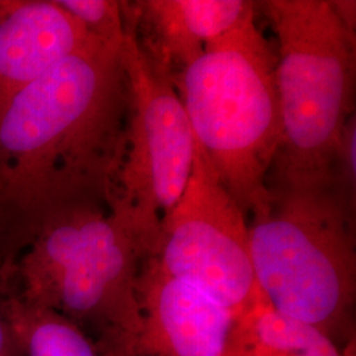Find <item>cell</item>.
<instances>
[{"instance_id":"obj_1","label":"cell","mask_w":356,"mask_h":356,"mask_svg":"<svg viewBox=\"0 0 356 356\" xmlns=\"http://www.w3.org/2000/svg\"><path fill=\"white\" fill-rule=\"evenodd\" d=\"M122 47L91 38L0 108V238L10 247L29 244L61 210L108 207L129 107Z\"/></svg>"},{"instance_id":"obj_2","label":"cell","mask_w":356,"mask_h":356,"mask_svg":"<svg viewBox=\"0 0 356 356\" xmlns=\"http://www.w3.org/2000/svg\"><path fill=\"white\" fill-rule=\"evenodd\" d=\"M254 280L268 304L356 346L355 204L337 182L269 186L248 216Z\"/></svg>"},{"instance_id":"obj_3","label":"cell","mask_w":356,"mask_h":356,"mask_svg":"<svg viewBox=\"0 0 356 356\" xmlns=\"http://www.w3.org/2000/svg\"><path fill=\"white\" fill-rule=\"evenodd\" d=\"M276 61L254 16L170 76L223 188L247 218L266 202L282 126Z\"/></svg>"},{"instance_id":"obj_4","label":"cell","mask_w":356,"mask_h":356,"mask_svg":"<svg viewBox=\"0 0 356 356\" xmlns=\"http://www.w3.org/2000/svg\"><path fill=\"white\" fill-rule=\"evenodd\" d=\"M259 4L279 44L275 74L282 136L268 186L332 182L344 127L354 115L355 29L334 1Z\"/></svg>"},{"instance_id":"obj_5","label":"cell","mask_w":356,"mask_h":356,"mask_svg":"<svg viewBox=\"0 0 356 356\" xmlns=\"http://www.w3.org/2000/svg\"><path fill=\"white\" fill-rule=\"evenodd\" d=\"M122 56L129 107L108 209L152 256L161 226L191 178L195 138L170 74L143 49L132 24Z\"/></svg>"},{"instance_id":"obj_6","label":"cell","mask_w":356,"mask_h":356,"mask_svg":"<svg viewBox=\"0 0 356 356\" xmlns=\"http://www.w3.org/2000/svg\"><path fill=\"white\" fill-rule=\"evenodd\" d=\"M151 257L169 276L198 288L236 314L259 291L248 218L197 141L191 178L166 216Z\"/></svg>"},{"instance_id":"obj_7","label":"cell","mask_w":356,"mask_h":356,"mask_svg":"<svg viewBox=\"0 0 356 356\" xmlns=\"http://www.w3.org/2000/svg\"><path fill=\"white\" fill-rule=\"evenodd\" d=\"M148 257L108 210L65 270L53 310L83 331L101 356H132L140 329L136 285Z\"/></svg>"},{"instance_id":"obj_8","label":"cell","mask_w":356,"mask_h":356,"mask_svg":"<svg viewBox=\"0 0 356 356\" xmlns=\"http://www.w3.org/2000/svg\"><path fill=\"white\" fill-rule=\"evenodd\" d=\"M140 329L132 356H223L236 313L148 257L136 285Z\"/></svg>"},{"instance_id":"obj_9","label":"cell","mask_w":356,"mask_h":356,"mask_svg":"<svg viewBox=\"0 0 356 356\" xmlns=\"http://www.w3.org/2000/svg\"><path fill=\"white\" fill-rule=\"evenodd\" d=\"M91 38L56 0H19L0 19V108Z\"/></svg>"},{"instance_id":"obj_10","label":"cell","mask_w":356,"mask_h":356,"mask_svg":"<svg viewBox=\"0 0 356 356\" xmlns=\"http://www.w3.org/2000/svg\"><path fill=\"white\" fill-rule=\"evenodd\" d=\"M254 7L244 0H147L132 8L152 29L161 56L156 63L170 74L172 65L184 69L209 42L254 16Z\"/></svg>"},{"instance_id":"obj_11","label":"cell","mask_w":356,"mask_h":356,"mask_svg":"<svg viewBox=\"0 0 356 356\" xmlns=\"http://www.w3.org/2000/svg\"><path fill=\"white\" fill-rule=\"evenodd\" d=\"M108 213L106 204H78L49 216L22 260L24 304L54 309L66 268Z\"/></svg>"},{"instance_id":"obj_12","label":"cell","mask_w":356,"mask_h":356,"mask_svg":"<svg viewBox=\"0 0 356 356\" xmlns=\"http://www.w3.org/2000/svg\"><path fill=\"white\" fill-rule=\"evenodd\" d=\"M223 356H356V346L342 347L316 326L282 314L257 291L236 314Z\"/></svg>"},{"instance_id":"obj_13","label":"cell","mask_w":356,"mask_h":356,"mask_svg":"<svg viewBox=\"0 0 356 356\" xmlns=\"http://www.w3.org/2000/svg\"><path fill=\"white\" fill-rule=\"evenodd\" d=\"M8 314L28 356H101L89 337L56 310L13 301Z\"/></svg>"},{"instance_id":"obj_14","label":"cell","mask_w":356,"mask_h":356,"mask_svg":"<svg viewBox=\"0 0 356 356\" xmlns=\"http://www.w3.org/2000/svg\"><path fill=\"white\" fill-rule=\"evenodd\" d=\"M91 38L120 48L127 35L123 6L115 0H56Z\"/></svg>"},{"instance_id":"obj_15","label":"cell","mask_w":356,"mask_h":356,"mask_svg":"<svg viewBox=\"0 0 356 356\" xmlns=\"http://www.w3.org/2000/svg\"><path fill=\"white\" fill-rule=\"evenodd\" d=\"M17 335L8 314V319L0 316V356H13Z\"/></svg>"},{"instance_id":"obj_16","label":"cell","mask_w":356,"mask_h":356,"mask_svg":"<svg viewBox=\"0 0 356 356\" xmlns=\"http://www.w3.org/2000/svg\"><path fill=\"white\" fill-rule=\"evenodd\" d=\"M19 0H0V19L17 6Z\"/></svg>"}]
</instances>
